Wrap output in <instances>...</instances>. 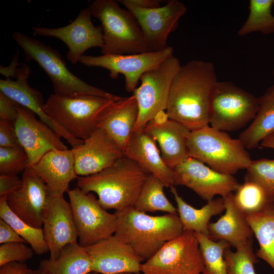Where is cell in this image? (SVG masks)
Instances as JSON below:
<instances>
[{
  "mask_svg": "<svg viewBox=\"0 0 274 274\" xmlns=\"http://www.w3.org/2000/svg\"><path fill=\"white\" fill-rule=\"evenodd\" d=\"M123 153L160 180L165 187L175 186L173 169L163 160L155 140L144 130L132 132Z\"/></svg>",
  "mask_w": 274,
  "mask_h": 274,
  "instance_id": "23",
  "label": "cell"
},
{
  "mask_svg": "<svg viewBox=\"0 0 274 274\" xmlns=\"http://www.w3.org/2000/svg\"><path fill=\"white\" fill-rule=\"evenodd\" d=\"M274 0H250L248 17L238 29L237 35L243 37L253 32L264 35L274 33V15L271 12Z\"/></svg>",
  "mask_w": 274,
  "mask_h": 274,
  "instance_id": "34",
  "label": "cell"
},
{
  "mask_svg": "<svg viewBox=\"0 0 274 274\" xmlns=\"http://www.w3.org/2000/svg\"><path fill=\"white\" fill-rule=\"evenodd\" d=\"M0 147H21L16 134L14 125L2 120H0Z\"/></svg>",
  "mask_w": 274,
  "mask_h": 274,
  "instance_id": "40",
  "label": "cell"
},
{
  "mask_svg": "<svg viewBox=\"0 0 274 274\" xmlns=\"http://www.w3.org/2000/svg\"><path fill=\"white\" fill-rule=\"evenodd\" d=\"M29 270L25 263L11 262L0 266V274H28Z\"/></svg>",
  "mask_w": 274,
  "mask_h": 274,
  "instance_id": "44",
  "label": "cell"
},
{
  "mask_svg": "<svg viewBox=\"0 0 274 274\" xmlns=\"http://www.w3.org/2000/svg\"><path fill=\"white\" fill-rule=\"evenodd\" d=\"M121 97H66L54 93L45 102L43 109L48 116L70 135L84 141L96 128L101 112Z\"/></svg>",
  "mask_w": 274,
  "mask_h": 274,
  "instance_id": "7",
  "label": "cell"
},
{
  "mask_svg": "<svg viewBox=\"0 0 274 274\" xmlns=\"http://www.w3.org/2000/svg\"><path fill=\"white\" fill-rule=\"evenodd\" d=\"M228 274H256L254 265L257 262L254 252L253 241L233 252L230 247L223 254Z\"/></svg>",
  "mask_w": 274,
  "mask_h": 274,
  "instance_id": "36",
  "label": "cell"
},
{
  "mask_svg": "<svg viewBox=\"0 0 274 274\" xmlns=\"http://www.w3.org/2000/svg\"><path fill=\"white\" fill-rule=\"evenodd\" d=\"M118 2L131 11L144 34L147 52H155L166 48L169 35L178 27L179 20L187 12L185 5L178 0H170L157 8H142L130 4L127 0Z\"/></svg>",
  "mask_w": 274,
  "mask_h": 274,
  "instance_id": "13",
  "label": "cell"
},
{
  "mask_svg": "<svg viewBox=\"0 0 274 274\" xmlns=\"http://www.w3.org/2000/svg\"><path fill=\"white\" fill-rule=\"evenodd\" d=\"M91 16L88 7L81 10L76 19L66 26L55 28L33 26L32 29L37 35L56 38L64 42L68 48L67 59L76 64L88 49L103 46L102 27L93 24Z\"/></svg>",
  "mask_w": 274,
  "mask_h": 274,
  "instance_id": "15",
  "label": "cell"
},
{
  "mask_svg": "<svg viewBox=\"0 0 274 274\" xmlns=\"http://www.w3.org/2000/svg\"><path fill=\"white\" fill-rule=\"evenodd\" d=\"M173 170L174 185L187 187L207 201L217 195L224 197L232 193L240 185L232 175L219 173L190 157Z\"/></svg>",
  "mask_w": 274,
  "mask_h": 274,
  "instance_id": "14",
  "label": "cell"
},
{
  "mask_svg": "<svg viewBox=\"0 0 274 274\" xmlns=\"http://www.w3.org/2000/svg\"><path fill=\"white\" fill-rule=\"evenodd\" d=\"M164 187L165 186L160 180L150 174L143 186L134 208L144 213L161 211L177 213V209L165 195Z\"/></svg>",
  "mask_w": 274,
  "mask_h": 274,
  "instance_id": "32",
  "label": "cell"
},
{
  "mask_svg": "<svg viewBox=\"0 0 274 274\" xmlns=\"http://www.w3.org/2000/svg\"><path fill=\"white\" fill-rule=\"evenodd\" d=\"M258 108V98L229 81H217L210 103L209 125L233 131L252 122Z\"/></svg>",
  "mask_w": 274,
  "mask_h": 274,
  "instance_id": "8",
  "label": "cell"
},
{
  "mask_svg": "<svg viewBox=\"0 0 274 274\" xmlns=\"http://www.w3.org/2000/svg\"><path fill=\"white\" fill-rule=\"evenodd\" d=\"M19 57L18 52L16 54L13 59L11 63L9 66L5 67L4 66H1V74L6 76V78H10V77H15V75L17 68V65L18 64L17 62Z\"/></svg>",
  "mask_w": 274,
  "mask_h": 274,
  "instance_id": "45",
  "label": "cell"
},
{
  "mask_svg": "<svg viewBox=\"0 0 274 274\" xmlns=\"http://www.w3.org/2000/svg\"><path fill=\"white\" fill-rule=\"evenodd\" d=\"M92 272L101 274H139L144 260L127 244L114 234L85 247Z\"/></svg>",
  "mask_w": 274,
  "mask_h": 274,
  "instance_id": "18",
  "label": "cell"
},
{
  "mask_svg": "<svg viewBox=\"0 0 274 274\" xmlns=\"http://www.w3.org/2000/svg\"><path fill=\"white\" fill-rule=\"evenodd\" d=\"M17 105L13 99L0 92V120L14 125L18 116Z\"/></svg>",
  "mask_w": 274,
  "mask_h": 274,
  "instance_id": "41",
  "label": "cell"
},
{
  "mask_svg": "<svg viewBox=\"0 0 274 274\" xmlns=\"http://www.w3.org/2000/svg\"><path fill=\"white\" fill-rule=\"evenodd\" d=\"M139 108L132 94L109 105L99 115L97 127L104 130L123 151L136 124Z\"/></svg>",
  "mask_w": 274,
  "mask_h": 274,
  "instance_id": "22",
  "label": "cell"
},
{
  "mask_svg": "<svg viewBox=\"0 0 274 274\" xmlns=\"http://www.w3.org/2000/svg\"><path fill=\"white\" fill-rule=\"evenodd\" d=\"M201 274H202V273H201Z\"/></svg>",
  "mask_w": 274,
  "mask_h": 274,
  "instance_id": "52",
  "label": "cell"
},
{
  "mask_svg": "<svg viewBox=\"0 0 274 274\" xmlns=\"http://www.w3.org/2000/svg\"><path fill=\"white\" fill-rule=\"evenodd\" d=\"M218 81L214 64L192 60L181 65L170 87L166 114L193 131L209 125L211 94Z\"/></svg>",
  "mask_w": 274,
  "mask_h": 274,
  "instance_id": "1",
  "label": "cell"
},
{
  "mask_svg": "<svg viewBox=\"0 0 274 274\" xmlns=\"http://www.w3.org/2000/svg\"><path fill=\"white\" fill-rule=\"evenodd\" d=\"M30 70L28 65L23 64L17 68L15 80L10 78L0 80V92L11 98L17 104L25 107L37 115L40 120L46 124L61 138L68 143L74 138L52 121L45 113L43 107L45 104L41 93L28 84L27 78Z\"/></svg>",
  "mask_w": 274,
  "mask_h": 274,
  "instance_id": "21",
  "label": "cell"
},
{
  "mask_svg": "<svg viewBox=\"0 0 274 274\" xmlns=\"http://www.w3.org/2000/svg\"><path fill=\"white\" fill-rule=\"evenodd\" d=\"M15 242L26 243L7 222L0 219V244H7Z\"/></svg>",
  "mask_w": 274,
  "mask_h": 274,
  "instance_id": "43",
  "label": "cell"
},
{
  "mask_svg": "<svg viewBox=\"0 0 274 274\" xmlns=\"http://www.w3.org/2000/svg\"><path fill=\"white\" fill-rule=\"evenodd\" d=\"M115 213L117 225L114 235L129 245L144 261L184 231L177 213L153 216L134 207Z\"/></svg>",
  "mask_w": 274,
  "mask_h": 274,
  "instance_id": "3",
  "label": "cell"
},
{
  "mask_svg": "<svg viewBox=\"0 0 274 274\" xmlns=\"http://www.w3.org/2000/svg\"><path fill=\"white\" fill-rule=\"evenodd\" d=\"M42 229L50 260L56 259L65 246L77 242L78 234L71 207L63 195L50 192L43 214Z\"/></svg>",
  "mask_w": 274,
  "mask_h": 274,
  "instance_id": "17",
  "label": "cell"
},
{
  "mask_svg": "<svg viewBox=\"0 0 274 274\" xmlns=\"http://www.w3.org/2000/svg\"><path fill=\"white\" fill-rule=\"evenodd\" d=\"M170 189L177 204V212L183 229L208 236V226L211 218L225 211L223 198L213 199L200 209H196L179 195L174 185Z\"/></svg>",
  "mask_w": 274,
  "mask_h": 274,
  "instance_id": "27",
  "label": "cell"
},
{
  "mask_svg": "<svg viewBox=\"0 0 274 274\" xmlns=\"http://www.w3.org/2000/svg\"><path fill=\"white\" fill-rule=\"evenodd\" d=\"M273 7H274V4H273Z\"/></svg>",
  "mask_w": 274,
  "mask_h": 274,
  "instance_id": "51",
  "label": "cell"
},
{
  "mask_svg": "<svg viewBox=\"0 0 274 274\" xmlns=\"http://www.w3.org/2000/svg\"><path fill=\"white\" fill-rule=\"evenodd\" d=\"M39 268L47 274H89L92 272L89 255L85 247L77 242L65 246L56 259L41 260Z\"/></svg>",
  "mask_w": 274,
  "mask_h": 274,
  "instance_id": "29",
  "label": "cell"
},
{
  "mask_svg": "<svg viewBox=\"0 0 274 274\" xmlns=\"http://www.w3.org/2000/svg\"><path fill=\"white\" fill-rule=\"evenodd\" d=\"M203 262L202 274H228L223 254L224 250L231 247L224 240L214 241L208 236L195 233Z\"/></svg>",
  "mask_w": 274,
  "mask_h": 274,
  "instance_id": "35",
  "label": "cell"
},
{
  "mask_svg": "<svg viewBox=\"0 0 274 274\" xmlns=\"http://www.w3.org/2000/svg\"><path fill=\"white\" fill-rule=\"evenodd\" d=\"M66 192L81 246H91L114 234L116 215L103 208L93 193H85L78 187Z\"/></svg>",
  "mask_w": 274,
  "mask_h": 274,
  "instance_id": "11",
  "label": "cell"
},
{
  "mask_svg": "<svg viewBox=\"0 0 274 274\" xmlns=\"http://www.w3.org/2000/svg\"><path fill=\"white\" fill-rule=\"evenodd\" d=\"M131 5L146 9L155 8L160 6L158 0H127Z\"/></svg>",
  "mask_w": 274,
  "mask_h": 274,
  "instance_id": "46",
  "label": "cell"
},
{
  "mask_svg": "<svg viewBox=\"0 0 274 274\" xmlns=\"http://www.w3.org/2000/svg\"><path fill=\"white\" fill-rule=\"evenodd\" d=\"M7 196L0 197V218L9 224L28 243L35 254L41 255L49 252L42 228L33 227L21 220L10 208Z\"/></svg>",
  "mask_w": 274,
  "mask_h": 274,
  "instance_id": "33",
  "label": "cell"
},
{
  "mask_svg": "<svg viewBox=\"0 0 274 274\" xmlns=\"http://www.w3.org/2000/svg\"><path fill=\"white\" fill-rule=\"evenodd\" d=\"M204 264L195 232L184 230L141 265L142 274H201Z\"/></svg>",
  "mask_w": 274,
  "mask_h": 274,
  "instance_id": "10",
  "label": "cell"
},
{
  "mask_svg": "<svg viewBox=\"0 0 274 274\" xmlns=\"http://www.w3.org/2000/svg\"><path fill=\"white\" fill-rule=\"evenodd\" d=\"M234 203L245 215L258 213L274 204V199L260 184L244 180L233 194Z\"/></svg>",
  "mask_w": 274,
  "mask_h": 274,
  "instance_id": "31",
  "label": "cell"
},
{
  "mask_svg": "<svg viewBox=\"0 0 274 274\" xmlns=\"http://www.w3.org/2000/svg\"><path fill=\"white\" fill-rule=\"evenodd\" d=\"M174 49L167 46L155 52L123 55H82L81 63L89 67H99L109 71L113 79L119 74L124 76L125 87L128 92H133L142 76L157 66L167 58L173 56Z\"/></svg>",
  "mask_w": 274,
  "mask_h": 274,
  "instance_id": "12",
  "label": "cell"
},
{
  "mask_svg": "<svg viewBox=\"0 0 274 274\" xmlns=\"http://www.w3.org/2000/svg\"><path fill=\"white\" fill-rule=\"evenodd\" d=\"M31 248L21 242L1 244L0 246V266L11 262L25 263L33 256Z\"/></svg>",
  "mask_w": 274,
  "mask_h": 274,
  "instance_id": "39",
  "label": "cell"
},
{
  "mask_svg": "<svg viewBox=\"0 0 274 274\" xmlns=\"http://www.w3.org/2000/svg\"><path fill=\"white\" fill-rule=\"evenodd\" d=\"M260 145L262 147L274 149V131L265 137Z\"/></svg>",
  "mask_w": 274,
  "mask_h": 274,
  "instance_id": "47",
  "label": "cell"
},
{
  "mask_svg": "<svg viewBox=\"0 0 274 274\" xmlns=\"http://www.w3.org/2000/svg\"><path fill=\"white\" fill-rule=\"evenodd\" d=\"M273 77H274V70H273Z\"/></svg>",
  "mask_w": 274,
  "mask_h": 274,
  "instance_id": "50",
  "label": "cell"
},
{
  "mask_svg": "<svg viewBox=\"0 0 274 274\" xmlns=\"http://www.w3.org/2000/svg\"><path fill=\"white\" fill-rule=\"evenodd\" d=\"M258 98L256 115L238 138L248 149L256 148L265 137L274 131V83Z\"/></svg>",
  "mask_w": 274,
  "mask_h": 274,
  "instance_id": "28",
  "label": "cell"
},
{
  "mask_svg": "<svg viewBox=\"0 0 274 274\" xmlns=\"http://www.w3.org/2000/svg\"><path fill=\"white\" fill-rule=\"evenodd\" d=\"M93 274H98V273L94 272V273H93ZM121 274H132V273H121Z\"/></svg>",
  "mask_w": 274,
  "mask_h": 274,
  "instance_id": "49",
  "label": "cell"
},
{
  "mask_svg": "<svg viewBox=\"0 0 274 274\" xmlns=\"http://www.w3.org/2000/svg\"><path fill=\"white\" fill-rule=\"evenodd\" d=\"M144 130L158 144L162 158L170 168L189 157L187 143L191 131L181 123L169 119L162 122L152 120Z\"/></svg>",
  "mask_w": 274,
  "mask_h": 274,
  "instance_id": "24",
  "label": "cell"
},
{
  "mask_svg": "<svg viewBox=\"0 0 274 274\" xmlns=\"http://www.w3.org/2000/svg\"><path fill=\"white\" fill-rule=\"evenodd\" d=\"M76 174H96L123 156L122 150L102 129L96 127L84 143L72 147Z\"/></svg>",
  "mask_w": 274,
  "mask_h": 274,
  "instance_id": "20",
  "label": "cell"
},
{
  "mask_svg": "<svg viewBox=\"0 0 274 274\" xmlns=\"http://www.w3.org/2000/svg\"><path fill=\"white\" fill-rule=\"evenodd\" d=\"M28 167V156L22 148L0 147V175H17Z\"/></svg>",
  "mask_w": 274,
  "mask_h": 274,
  "instance_id": "38",
  "label": "cell"
},
{
  "mask_svg": "<svg viewBox=\"0 0 274 274\" xmlns=\"http://www.w3.org/2000/svg\"><path fill=\"white\" fill-rule=\"evenodd\" d=\"M17 111L15 130L20 145L28 156L29 166L37 163L50 150L68 149L61 137L46 124L38 120L33 112L19 104Z\"/></svg>",
  "mask_w": 274,
  "mask_h": 274,
  "instance_id": "16",
  "label": "cell"
},
{
  "mask_svg": "<svg viewBox=\"0 0 274 274\" xmlns=\"http://www.w3.org/2000/svg\"><path fill=\"white\" fill-rule=\"evenodd\" d=\"M246 218L259 244L257 257L274 270V204L259 213L247 215Z\"/></svg>",
  "mask_w": 274,
  "mask_h": 274,
  "instance_id": "30",
  "label": "cell"
},
{
  "mask_svg": "<svg viewBox=\"0 0 274 274\" xmlns=\"http://www.w3.org/2000/svg\"><path fill=\"white\" fill-rule=\"evenodd\" d=\"M187 146L189 157L224 174L233 175L246 169L252 161L238 139H232L227 132L210 125L191 131Z\"/></svg>",
  "mask_w": 274,
  "mask_h": 274,
  "instance_id": "5",
  "label": "cell"
},
{
  "mask_svg": "<svg viewBox=\"0 0 274 274\" xmlns=\"http://www.w3.org/2000/svg\"><path fill=\"white\" fill-rule=\"evenodd\" d=\"M89 8L101 22L104 44L102 55H123L147 52L145 39L133 14L122 8L118 1L95 0Z\"/></svg>",
  "mask_w": 274,
  "mask_h": 274,
  "instance_id": "4",
  "label": "cell"
},
{
  "mask_svg": "<svg viewBox=\"0 0 274 274\" xmlns=\"http://www.w3.org/2000/svg\"><path fill=\"white\" fill-rule=\"evenodd\" d=\"M150 175L132 160L123 156L94 175L78 178V187L85 193H95L105 210L120 211L133 207Z\"/></svg>",
  "mask_w": 274,
  "mask_h": 274,
  "instance_id": "2",
  "label": "cell"
},
{
  "mask_svg": "<svg viewBox=\"0 0 274 274\" xmlns=\"http://www.w3.org/2000/svg\"><path fill=\"white\" fill-rule=\"evenodd\" d=\"M223 198L225 214L216 222L209 223L208 237L214 241H225L236 249L252 241L254 233L246 215L234 204L233 193Z\"/></svg>",
  "mask_w": 274,
  "mask_h": 274,
  "instance_id": "26",
  "label": "cell"
},
{
  "mask_svg": "<svg viewBox=\"0 0 274 274\" xmlns=\"http://www.w3.org/2000/svg\"><path fill=\"white\" fill-rule=\"evenodd\" d=\"M181 65L173 55L142 76L140 85L133 92L139 115L132 132L143 131L149 122L166 111L172 83Z\"/></svg>",
  "mask_w": 274,
  "mask_h": 274,
  "instance_id": "9",
  "label": "cell"
},
{
  "mask_svg": "<svg viewBox=\"0 0 274 274\" xmlns=\"http://www.w3.org/2000/svg\"><path fill=\"white\" fill-rule=\"evenodd\" d=\"M12 36L23 49L26 59L36 61L47 74L52 83L54 94L66 97L118 96L91 86L72 74L59 52L51 47L18 31L15 32Z\"/></svg>",
  "mask_w": 274,
  "mask_h": 274,
  "instance_id": "6",
  "label": "cell"
},
{
  "mask_svg": "<svg viewBox=\"0 0 274 274\" xmlns=\"http://www.w3.org/2000/svg\"><path fill=\"white\" fill-rule=\"evenodd\" d=\"M22 179L15 175H0V197L8 196L19 189Z\"/></svg>",
  "mask_w": 274,
  "mask_h": 274,
  "instance_id": "42",
  "label": "cell"
},
{
  "mask_svg": "<svg viewBox=\"0 0 274 274\" xmlns=\"http://www.w3.org/2000/svg\"><path fill=\"white\" fill-rule=\"evenodd\" d=\"M22 184L7 196L8 204L18 217L30 225L42 228V216L49 189L31 166L22 173Z\"/></svg>",
  "mask_w": 274,
  "mask_h": 274,
  "instance_id": "19",
  "label": "cell"
},
{
  "mask_svg": "<svg viewBox=\"0 0 274 274\" xmlns=\"http://www.w3.org/2000/svg\"><path fill=\"white\" fill-rule=\"evenodd\" d=\"M246 170L244 180L260 184L274 199V159L252 160Z\"/></svg>",
  "mask_w": 274,
  "mask_h": 274,
  "instance_id": "37",
  "label": "cell"
},
{
  "mask_svg": "<svg viewBox=\"0 0 274 274\" xmlns=\"http://www.w3.org/2000/svg\"><path fill=\"white\" fill-rule=\"evenodd\" d=\"M28 274H47V273L39 268V269H29Z\"/></svg>",
  "mask_w": 274,
  "mask_h": 274,
  "instance_id": "48",
  "label": "cell"
},
{
  "mask_svg": "<svg viewBox=\"0 0 274 274\" xmlns=\"http://www.w3.org/2000/svg\"><path fill=\"white\" fill-rule=\"evenodd\" d=\"M31 167L53 195H63L68 190L70 183L78 178L72 149L50 150Z\"/></svg>",
  "mask_w": 274,
  "mask_h": 274,
  "instance_id": "25",
  "label": "cell"
}]
</instances>
